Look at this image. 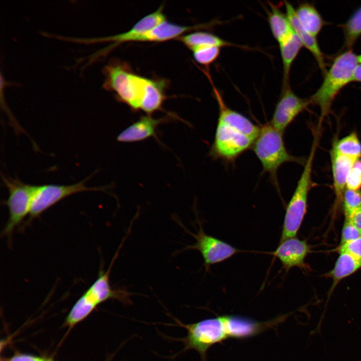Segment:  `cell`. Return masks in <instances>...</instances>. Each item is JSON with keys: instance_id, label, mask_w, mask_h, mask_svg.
<instances>
[{"instance_id": "cell-1", "label": "cell", "mask_w": 361, "mask_h": 361, "mask_svg": "<svg viewBox=\"0 0 361 361\" xmlns=\"http://www.w3.org/2000/svg\"><path fill=\"white\" fill-rule=\"evenodd\" d=\"M219 107V116L209 155L214 159L232 163L242 153L252 148L260 127L225 103L212 79L209 81Z\"/></svg>"}, {"instance_id": "cell-2", "label": "cell", "mask_w": 361, "mask_h": 361, "mask_svg": "<svg viewBox=\"0 0 361 361\" xmlns=\"http://www.w3.org/2000/svg\"><path fill=\"white\" fill-rule=\"evenodd\" d=\"M176 324L185 328L187 334L185 337L176 338L183 342L181 352L190 349L196 350L200 354L201 361H206V354L213 345L227 339L235 338L231 314L209 318L199 321L184 324L175 319Z\"/></svg>"}, {"instance_id": "cell-3", "label": "cell", "mask_w": 361, "mask_h": 361, "mask_svg": "<svg viewBox=\"0 0 361 361\" xmlns=\"http://www.w3.org/2000/svg\"><path fill=\"white\" fill-rule=\"evenodd\" d=\"M358 64L357 56L351 49H347L333 60L324 75L319 88L310 97L311 104L317 106L320 111L319 126L329 113L335 97L340 90L353 81L355 69Z\"/></svg>"}, {"instance_id": "cell-4", "label": "cell", "mask_w": 361, "mask_h": 361, "mask_svg": "<svg viewBox=\"0 0 361 361\" xmlns=\"http://www.w3.org/2000/svg\"><path fill=\"white\" fill-rule=\"evenodd\" d=\"M284 133L269 122L262 125L252 147L260 161L264 173H267L274 186L279 191L277 172L286 162L304 164L306 160L289 153L285 145Z\"/></svg>"}, {"instance_id": "cell-5", "label": "cell", "mask_w": 361, "mask_h": 361, "mask_svg": "<svg viewBox=\"0 0 361 361\" xmlns=\"http://www.w3.org/2000/svg\"><path fill=\"white\" fill-rule=\"evenodd\" d=\"M309 154L293 195L286 206L280 242L295 237L307 211L309 192L313 186L311 174L313 162L319 138V131H314Z\"/></svg>"}, {"instance_id": "cell-6", "label": "cell", "mask_w": 361, "mask_h": 361, "mask_svg": "<svg viewBox=\"0 0 361 361\" xmlns=\"http://www.w3.org/2000/svg\"><path fill=\"white\" fill-rule=\"evenodd\" d=\"M103 87L115 92L116 98L133 110H140L145 77L131 72L124 64L112 61L104 66Z\"/></svg>"}, {"instance_id": "cell-7", "label": "cell", "mask_w": 361, "mask_h": 361, "mask_svg": "<svg viewBox=\"0 0 361 361\" xmlns=\"http://www.w3.org/2000/svg\"><path fill=\"white\" fill-rule=\"evenodd\" d=\"M9 196L4 202L9 210V218L2 235L10 238L15 229L29 215L37 186L25 184L19 179L2 176Z\"/></svg>"}, {"instance_id": "cell-8", "label": "cell", "mask_w": 361, "mask_h": 361, "mask_svg": "<svg viewBox=\"0 0 361 361\" xmlns=\"http://www.w3.org/2000/svg\"><path fill=\"white\" fill-rule=\"evenodd\" d=\"M163 5L160 6L155 12L144 17L135 24L128 31L118 35L92 38H79L63 37V40L84 44L96 43L112 42V45L99 50L88 57L85 66L97 61L100 58L105 57L118 45L128 42H136L142 34L150 30L166 20L163 13Z\"/></svg>"}, {"instance_id": "cell-9", "label": "cell", "mask_w": 361, "mask_h": 361, "mask_svg": "<svg viewBox=\"0 0 361 361\" xmlns=\"http://www.w3.org/2000/svg\"><path fill=\"white\" fill-rule=\"evenodd\" d=\"M93 174L84 180L70 185L49 184L37 186L28 216V223L38 217L48 209L69 196L85 191L103 190V188H91L85 186L86 182L93 176Z\"/></svg>"}, {"instance_id": "cell-10", "label": "cell", "mask_w": 361, "mask_h": 361, "mask_svg": "<svg viewBox=\"0 0 361 361\" xmlns=\"http://www.w3.org/2000/svg\"><path fill=\"white\" fill-rule=\"evenodd\" d=\"M198 222L197 233H192L185 228L196 242L194 245L187 246L185 250L199 251L203 258L206 271H209L211 265L222 262L242 251L223 240L207 234L201 223Z\"/></svg>"}, {"instance_id": "cell-11", "label": "cell", "mask_w": 361, "mask_h": 361, "mask_svg": "<svg viewBox=\"0 0 361 361\" xmlns=\"http://www.w3.org/2000/svg\"><path fill=\"white\" fill-rule=\"evenodd\" d=\"M309 104V98L297 96L290 85L282 88L280 97L269 122L284 133L288 126Z\"/></svg>"}, {"instance_id": "cell-12", "label": "cell", "mask_w": 361, "mask_h": 361, "mask_svg": "<svg viewBox=\"0 0 361 361\" xmlns=\"http://www.w3.org/2000/svg\"><path fill=\"white\" fill-rule=\"evenodd\" d=\"M310 248L305 240L296 237L289 238L280 242L279 245L271 253L281 263L282 268L286 271L295 267L306 269L305 260Z\"/></svg>"}, {"instance_id": "cell-13", "label": "cell", "mask_w": 361, "mask_h": 361, "mask_svg": "<svg viewBox=\"0 0 361 361\" xmlns=\"http://www.w3.org/2000/svg\"><path fill=\"white\" fill-rule=\"evenodd\" d=\"M169 118H154L150 115L142 116L139 120L128 126L117 136L121 142H134L155 137L158 126Z\"/></svg>"}, {"instance_id": "cell-14", "label": "cell", "mask_w": 361, "mask_h": 361, "mask_svg": "<svg viewBox=\"0 0 361 361\" xmlns=\"http://www.w3.org/2000/svg\"><path fill=\"white\" fill-rule=\"evenodd\" d=\"M287 16L291 24L294 33L301 40L303 47H305L315 59L322 73L325 75L327 72L324 55L321 52L316 38L311 35L301 25L297 20L295 13V9L287 1H284Z\"/></svg>"}, {"instance_id": "cell-15", "label": "cell", "mask_w": 361, "mask_h": 361, "mask_svg": "<svg viewBox=\"0 0 361 361\" xmlns=\"http://www.w3.org/2000/svg\"><path fill=\"white\" fill-rule=\"evenodd\" d=\"M331 167L333 179V191L335 196V206L342 202L349 171L356 160L330 151Z\"/></svg>"}, {"instance_id": "cell-16", "label": "cell", "mask_w": 361, "mask_h": 361, "mask_svg": "<svg viewBox=\"0 0 361 361\" xmlns=\"http://www.w3.org/2000/svg\"><path fill=\"white\" fill-rule=\"evenodd\" d=\"M360 268L361 261L347 253L339 252V255L336 260L333 268L327 274V276L332 278L333 283L328 293L324 310L318 324V328L321 327L328 299L336 286L343 278L352 274Z\"/></svg>"}, {"instance_id": "cell-17", "label": "cell", "mask_w": 361, "mask_h": 361, "mask_svg": "<svg viewBox=\"0 0 361 361\" xmlns=\"http://www.w3.org/2000/svg\"><path fill=\"white\" fill-rule=\"evenodd\" d=\"M207 24L186 26L173 24L166 20L140 35L136 42H161L178 38L186 32L204 28Z\"/></svg>"}, {"instance_id": "cell-18", "label": "cell", "mask_w": 361, "mask_h": 361, "mask_svg": "<svg viewBox=\"0 0 361 361\" xmlns=\"http://www.w3.org/2000/svg\"><path fill=\"white\" fill-rule=\"evenodd\" d=\"M165 86L164 80L146 78L140 109L148 115L160 110L165 98L164 92Z\"/></svg>"}, {"instance_id": "cell-19", "label": "cell", "mask_w": 361, "mask_h": 361, "mask_svg": "<svg viewBox=\"0 0 361 361\" xmlns=\"http://www.w3.org/2000/svg\"><path fill=\"white\" fill-rule=\"evenodd\" d=\"M280 55L283 66L282 88L290 85L289 77L292 65L303 45L293 32L286 39L279 43Z\"/></svg>"}, {"instance_id": "cell-20", "label": "cell", "mask_w": 361, "mask_h": 361, "mask_svg": "<svg viewBox=\"0 0 361 361\" xmlns=\"http://www.w3.org/2000/svg\"><path fill=\"white\" fill-rule=\"evenodd\" d=\"M192 51L198 48L206 46H217L220 48L227 47H238L246 49L244 46L232 43L207 32H196L181 36L177 38Z\"/></svg>"}, {"instance_id": "cell-21", "label": "cell", "mask_w": 361, "mask_h": 361, "mask_svg": "<svg viewBox=\"0 0 361 361\" xmlns=\"http://www.w3.org/2000/svg\"><path fill=\"white\" fill-rule=\"evenodd\" d=\"M270 10L268 11L269 26L272 35L279 43L288 37L293 30L286 13L273 3H269Z\"/></svg>"}, {"instance_id": "cell-22", "label": "cell", "mask_w": 361, "mask_h": 361, "mask_svg": "<svg viewBox=\"0 0 361 361\" xmlns=\"http://www.w3.org/2000/svg\"><path fill=\"white\" fill-rule=\"evenodd\" d=\"M295 15L303 28L316 37L324 24V21L315 7L312 4L303 3L295 9Z\"/></svg>"}, {"instance_id": "cell-23", "label": "cell", "mask_w": 361, "mask_h": 361, "mask_svg": "<svg viewBox=\"0 0 361 361\" xmlns=\"http://www.w3.org/2000/svg\"><path fill=\"white\" fill-rule=\"evenodd\" d=\"M331 151L357 160L361 157V142L357 134L353 132L340 140H335Z\"/></svg>"}, {"instance_id": "cell-24", "label": "cell", "mask_w": 361, "mask_h": 361, "mask_svg": "<svg viewBox=\"0 0 361 361\" xmlns=\"http://www.w3.org/2000/svg\"><path fill=\"white\" fill-rule=\"evenodd\" d=\"M97 305L85 292L76 301L70 311L66 322L72 326L84 319L95 308Z\"/></svg>"}, {"instance_id": "cell-25", "label": "cell", "mask_w": 361, "mask_h": 361, "mask_svg": "<svg viewBox=\"0 0 361 361\" xmlns=\"http://www.w3.org/2000/svg\"><path fill=\"white\" fill-rule=\"evenodd\" d=\"M344 45L347 49L354 44L361 36V7L357 9L342 25Z\"/></svg>"}, {"instance_id": "cell-26", "label": "cell", "mask_w": 361, "mask_h": 361, "mask_svg": "<svg viewBox=\"0 0 361 361\" xmlns=\"http://www.w3.org/2000/svg\"><path fill=\"white\" fill-rule=\"evenodd\" d=\"M221 48L217 46H206L192 51L196 61L199 64L208 66L219 57Z\"/></svg>"}, {"instance_id": "cell-27", "label": "cell", "mask_w": 361, "mask_h": 361, "mask_svg": "<svg viewBox=\"0 0 361 361\" xmlns=\"http://www.w3.org/2000/svg\"><path fill=\"white\" fill-rule=\"evenodd\" d=\"M342 202L345 218H349L361 207L360 190L354 191L346 189Z\"/></svg>"}, {"instance_id": "cell-28", "label": "cell", "mask_w": 361, "mask_h": 361, "mask_svg": "<svg viewBox=\"0 0 361 361\" xmlns=\"http://www.w3.org/2000/svg\"><path fill=\"white\" fill-rule=\"evenodd\" d=\"M361 188V159L356 160L353 163L348 174L346 189L359 190Z\"/></svg>"}, {"instance_id": "cell-29", "label": "cell", "mask_w": 361, "mask_h": 361, "mask_svg": "<svg viewBox=\"0 0 361 361\" xmlns=\"http://www.w3.org/2000/svg\"><path fill=\"white\" fill-rule=\"evenodd\" d=\"M361 237V231L357 228L348 219L345 221L342 229L340 245L354 240Z\"/></svg>"}, {"instance_id": "cell-30", "label": "cell", "mask_w": 361, "mask_h": 361, "mask_svg": "<svg viewBox=\"0 0 361 361\" xmlns=\"http://www.w3.org/2000/svg\"><path fill=\"white\" fill-rule=\"evenodd\" d=\"M337 249L339 253H347L361 261V237L340 245Z\"/></svg>"}, {"instance_id": "cell-31", "label": "cell", "mask_w": 361, "mask_h": 361, "mask_svg": "<svg viewBox=\"0 0 361 361\" xmlns=\"http://www.w3.org/2000/svg\"><path fill=\"white\" fill-rule=\"evenodd\" d=\"M45 359L39 357L34 356L28 354H17L12 358L9 361H46Z\"/></svg>"}, {"instance_id": "cell-32", "label": "cell", "mask_w": 361, "mask_h": 361, "mask_svg": "<svg viewBox=\"0 0 361 361\" xmlns=\"http://www.w3.org/2000/svg\"><path fill=\"white\" fill-rule=\"evenodd\" d=\"M349 219L353 225L361 231V207L354 212L349 218Z\"/></svg>"}, {"instance_id": "cell-33", "label": "cell", "mask_w": 361, "mask_h": 361, "mask_svg": "<svg viewBox=\"0 0 361 361\" xmlns=\"http://www.w3.org/2000/svg\"><path fill=\"white\" fill-rule=\"evenodd\" d=\"M353 81L361 82V64H358L355 69Z\"/></svg>"}, {"instance_id": "cell-34", "label": "cell", "mask_w": 361, "mask_h": 361, "mask_svg": "<svg viewBox=\"0 0 361 361\" xmlns=\"http://www.w3.org/2000/svg\"><path fill=\"white\" fill-rule=\"evenodd\" d=\"M357 60L359 64H361V54L357 56Z\"/></svg>"}, {"instance_id": "cell-35", "label": "cell", "mask_w": 361, "mask_h": 361, "mask_svg": "<svg viewBox=\"0 0 361 361\" xmlns=\"http://www.w3.org/2000/svg\"><path fill=\"white\" fill-rule=\"evenodd\" d=\"M46 361H52V360H46Z\"/></svg>"}]
</instances>
